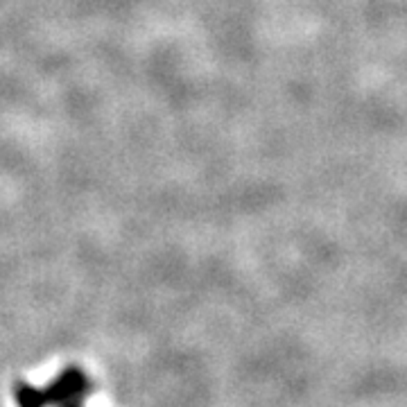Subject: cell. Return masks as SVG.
<instances>
[{"mask_svg":"<svg viewBox=\"0 0 407 407\" xmlns=\"http://www.w3.org/2000/svg\"><path fill=\"white\" fill-rule=\"evenodd\" d=\"M88 394H91V382L84 371L70 367L48 387L18 384L16 403L21 407H84Z\"/></svg>","mask_w":407,"mask_h":407,"instance_id":"1","label":"cell"}]
</instances>
